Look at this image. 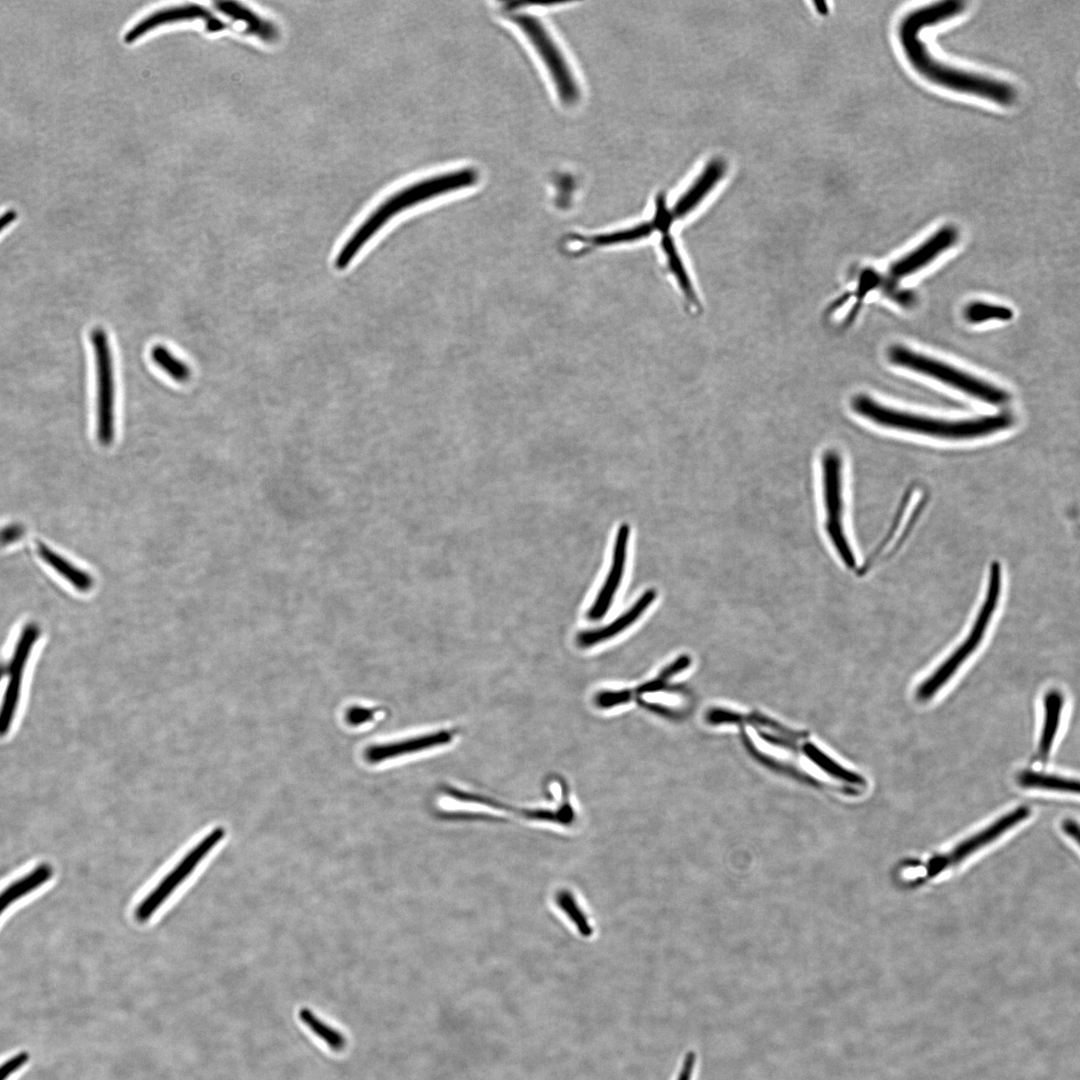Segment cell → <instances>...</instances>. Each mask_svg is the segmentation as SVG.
<instances>
[{"label":"cell","mask_w":1080,"mask_h":1080,"mask_svg":"<svg viewBox=\"0 0 1080 1080\" xmlns=\"http://www.w3.org/2000/svg\"><path fill=\"white\" fill-rule=\"evenodd\" d=\"M200 19L207 32H219L231 28V24L222 21L212 11L199 4H186L155 11L136 23L124 36L126 43H133L150 30L159 26Z\"/></svg>","instance_id":"7c38bea8"},{"label":"cell","mask_w":1080,"mask_h":1080,"mask_svg":"<svg viewBox=\"0 0 1080 1080\" xmlns=\"http://www.w3.org/2000/svg\"><path fill=\"white\" fill-rule=\"evenodd\" d=\"M24 534V528L19 524H11L0 529V545H9L18 541Z\"/></svg>","instance_id":"f546056e"},{"label":"cell","mask_w":1080,"mask_h":1080,"mask_svg":"<svg viewBox=\"0 0 1080 1080\" xmlns=\"http://www.w3.org/2000/svg\"><path fill=\"white\" fill-rule=\"evenodd\" d=\"M152 361L170 378L177 382H185L190 378L191 371L188 365L176 357L163 345H156L151 349Z\"/></svg>","instance_id":"d4e9b609"},{"label":"cell","mask_w":1080,"mask_h":1080,"mask_svg":"<svg viewBox=\"0 0 1080 1080\" xmlns=\"http://www.w3.org/2000/svg\"><path fill=\"white\" fill-rule=\"evenodd\" d=\"M964 315L970 323L978 324L990 320L1008 321L1013 317V311L1006 306L975 301L966 306Z\"/></svg>","instance_id":"4316f807"},{"label":"cell","mask_w":1080,"mask_h":1080,"mask_svg":"<svg viewBox=\"0 0 1080 1080\" xmlns=\"http://www.w3.org/2000/svg\"><path fill=\"white\" fill-rule=\"evenodd\" d=\"M97 381V438L109 446L115 437V377L113 357L106 331L95 327L91 331Z\"/></svg>","instance_id":"ba28073f"},{"label":"cell","mask_w":1080,"mask_h":1080,"mask_svg":"<svg viewBox=\"0 0 1080 1080\" xmlns=\"http://www.w3.org/2000/svg\"><path fill=\"white\" fill-rule=\"evenodd\" d=\"M726 165L722 160L710 161L693 185L678 199L672 212L673 218L690 213L722 178Z\"/></svg>","instance_id":"e0dca14e"},{"label":"cell","mask_w":1080,"mask_h":1080,"mask_svg":"<svg viewBox=\"0 0 1080 1080\" xmlns=\"http://www.w3.org/2000/svg\"><path fill=\"white\" fill-rule=\"evenodd\" d=\"M214 8L227 17L245 24L244 32L258 37L264 42L273 43L279 38L277 26L256 14L251 9L235 1H216Z\"/></svg>","instance_id":"2e32d148"},{"label":"cell","mask_w":1080,"mask_h":1080,"mask_svg":"<svg viewBox=\"0 0 1080 1080\" xmlns=\"http://www.w3.org/2000/svg\"><path fill=\"white\" fill-rule=\"evenodd\" d=\"M514 23L529 38L550 74L559 98L566 104H573L579 98V88L572 71L542 23L529 14L511 16Z\"/></svg>","instance_id":"52a82bcc"},{"label":"cell","mask_w":1080,"mask_h":1080,"mask_svg":"<svg viewBox=\"0 0 1080 1080\" xmlns=\"http://www.w3.org/2000/svg\"><path fill=\"white\" fill-rule=\"evenodd\" d=\"M820 491L823 530L841 563L850 570L857 568V559L846 530L844 459L832 447L820 455Z\"/></svg>","instance_id":"277c9868"},{"label":"cell","mask_w":1080,"mask_h":1080,"mask_svg":"<svg viewBox=\"0 0 1080 1080\" xmlns=\"http://www.w3.org/2000/svg\"><path fill=\"white\" fill-rule=\"evenodd\" d=\"M803 749L807 757L836 779L852 785H865L866 781L861 775L844 769L812 744H806Z\"/></svg>","instance_id":"484cf974"},{"label":"cell","mask_w":1080,"mask_h":1080,"mask_svg":"<svg viewBox=\"0 0 1080 1080\" xmlns=\"http://www.w3.org/2000/svg\"><path fill=\"white\" fill-rule=\"evenodd\" d=\"M1029 815L1030 809L1027 806H1020L1005 814L985 829L959 843L950 852L932 857L927 863V875L929 877H934L947 868L957 865L980 848L993 842L1006 831L1028 818Z\"/></svg>","instance_id":"30bf717a"},{"label":"cell","mask_w":1080,"mask_h":1080,"mask_svg":"<svg viewBox=\"0 0 1080 1080\" xmlns=\"http://www.w3.org/2000/svg\"><path fill=\"white\" fill-rule=\"evenodd\" d=\"M964 10L963 1L945 0L918 7L905 14L897 30L905 57L919 75L939 87L997 105L1010 106L1017 98L1013 85L938 59L921 37L924 29L946 22Z\"/></svg>","instance_id":"6da1fadb"},{"label":"cell","mask_w":1080,"mask_h":1080,"mask_svg":"<svg viewBox=\"0 0 1080 1080\" xmlns=\"http://www.w3.org/2000/svg\"><path fill=\"white\" fill-rule=\"evenodd\" d=\"M813 4H814V6H815L816 10H817V11H818V12H819L820 14H822V15H825V14H827V13H828V10H829V9H828V5H827V2H826V1H821V0H818V1H813Z\"/></svg>","instance_id":"836d02e7"},{"label":"cell","mask_w":1080,"mask_h":1080,"mask_svg":"<svg viewBox=\"0 0 1080 1080\" xmlns=\"http://www.w3.org/2000/svg\"><path fill=\"white\" fill-rule=\"evenodd\" d=\"M1017 780L1019 785L1024 788L1052 790L1068 793L1079 792V782L1077 780L1036 771H1022L1018 774Z\"/></svg>","instance_id":"7402d4cb"},{"label":"cell","mask_w":1080,"mask_h":1080,"mask_svg":"<svg viewBox=\"0 0 1080 1080\" xmlns=\"http://www.w3.org/2000/svg\"><path fill=\"white\" fill-rule=\"evenodd\" d=\"M36 547L38 555L42 560L61 577L67 580L75 589L81 592H87L92 588L93 578L89 573L78 568L41 541L37 542Z\"/></svg>","instance_id":"d6986e66"},{"label":"cell","mask_w":1080,"mask_h":1080,"mask_svg":"<svg viewBox=\"0 0 1080 1080\" xmlns=\"http://www.w3.org/2000/svg\"><path fill=\"white\" fill-rule=\"evenodd\" d=\"M656 596L657 592L654 589L645 591L628 611L609 625L595 630L583 631L578 634V645L587 648L619 634L621 631L632 625L646 611Z\"/></svg>","instance_id":"9a60e30c"},{"label":"cell","mask_w":1080,"mask_h":1080,"mask_svg":"<svg viewBox=\"0 0 1080 1080\" xmlns=\"http://www.w3.org/2000/svg\"><path fill=\"white\" fill-rule=\"evenodd\" d=\"M957 237L958 233L954 226H943L915 250L895 262L890 267L891 278L898 280L915 273L951 247Z\"/></svg>","instance_id":"4fadbf2b"},{"label":"cell","mask_w":1080,"mask_h":1080,"mask_svg":"<svg viewBox=\"0 0 1080 1080\" xmlns=\"http://www.w3.org/2000/svg\"><path fill=\"white\" fill-rule=\"evenodd\" d=\"M1063 707L1062 694L1057 690L1046 693L1044 698V722L1038 747L1039 758L1045 761L1050 753L1058 731Z\"/></svg>","instance_id":"44dd1931"},{"label":"cell","mask_w":1080,"mask_h":1080,"mask_svg":"<svg viewBox=\"0 0 1080 1080\" xmlns=\"http://www.w3.org/2000/svg\"><path fill=\"white\" fill-rule=\"evenodd\" d=\"M457 730L438 729L398 740L374 743L365 748L363 757L370 765H380L397 758L411 756L422 751H429L450 743Z\"/></svg>","instance_id":"8fae6325"},{"label":"cell","mask_w":1080,"mask_h":1080,"mask_svg":"<svg viewBox=\"0 0 1080 1080\" xmlns=\"http://www.w3.org/2000/svg\"><path fill=\"white\" fill-rule=\"evenodd\" d=\"M225 835L221 827L214 828L198 842L135 908L138 922H146L177 887L192 873L198 863Z\"/></svg>","instance_id":"9c48e42d"},{"label":"cell","mask_w":1080,"mask_h":1080,"mask_svg":"<svg viewBox=\"0 0 1080 1080\" xmlns=\"http://www.w3.org/2000/svg\"><path fill=\"white\" fill-rule=\"evenodd\" d=\"M851 408L878 426L944 440L979 439L1006 430L1013 424L1012 416L1006 413L944 419L894 409L863 394L852 399Z\"/></svg>","instance_id":"3957f363"},{"label":"cell","mask_w":1080,"mask_h":1080,"mask_svg":"<svg viewBox=\"0 0 1080 1080\" xmlns=\"http://www.w3.org/2000/svg\"><path fill=\"white\" fill-rule=\"evenodd\" d=\"M1062 829L1069 837L1079 843V826L1077 822L1073 820H1065L1062 823Z\"/></svg>","instance_id":"1f68e13d"},{"label":"cell","mask_w":1080,"mask_h":1080,"mask_svg":"<svg viewBox=\"0 0 1080 1080\" xmlns=\"http://www.w3.org/2000/svg\"><path fill=\"white\" fill-rule=\"evenodd\" d=\"M301 1022L318 1038L325 1042L331 1050L339 1052L346 1046L345 1037L338 1031L320 1020L310 1009L304 1007L298 1012Z\"/></svg>","instance_id":"603a6c76"},{"label":"cell","mask_w":1080,"mask_h":1080,"mask_svg":"<svg viewBox=\"0 0 1080 1080\" xmlns=\"http://www.w3.org/2000/svg\"><path fill=\"white\" fill-rule=\"evenodd\" d=\"M53 875L51 865L42 863L27 874L11 882L0 892V916L14 902L45 884Z\"/></svg>","instance_id":"ac0fdd59"},{"label":"cell","mask_w":1080,"mask_h":1080,"mask_svg":"<svg viewBox=\"0 0 1080 1080\" xmlns=\"http://www.w3.org/2000/svg\"><path fill=\"white\" fill-rule=\"evenodd\" d=\"M628 538L629 526L627 524H622L619 527L615 539L611 569L593 605L587 613V617L590 620L596 621L603 618L611 606L624 572Z\"/></svg>","instance_id":"5bb4252c"},{"label":"cell","mask_w":1080,"mask_h":1080,"mask_svg":"<svg viewBox=\"0 0 1080 1080\" xmlns=\"http://www.w3.org/2000/svg\"><path fill=\"white\" fill-rule=\"evenodd\" d=\"M1002 588V569L998 562L989 568L985 599L964 642L917 689L916 696L925 701L933 697L977 649L999 602Z\"/></svg>","instance_id":"5b68a950"},{"label":"cell","mask_w":1080,"mask_h":1080,"mask_svg":"<svg viewBox=\"0 0 1080 1080\" xmlns=\"http://www.w3.org/2000/svg\"><path fill=\"white\" fill-rule=\"evenodd\" d=\"M695 1062V1055L692 1052L686 1054L681 1071L677 1080H691L692 1071Z\"/></svg>","instance_id":"4dcf8cb0"},{"label":"cell","mask_w":1080,"mask_h":1080,"mask_svg":"<svg viewBox=\"0 0 1080 1080\" xmlns=\"http://www.w3.org/2000/svg\"><path fill=\"white\" fill-rule=\"evenodd\" d=\"M380 713L375 707L353 705L346 710L345 720L350 726L357 727L375 721Z\"/></svg>","instance_id":"83f0119b"},{"label":"cell","mask_w":1080,"mask_h":1080,"mask_svg":"<svg viewBox=\"0 0 1080 1080\" xmlns=\"http://www.w3.org/2000/svg\"><path fill=\"white\" fill-rule=\"evenodd\" d=\"M17 218V212L8 210L0 215V233Z\"/></svg>","instance_id":"d6a6232c"},{"label":"cell","mask_w":1080,"mask_h":1080,"mask_svg":"<svg viewBox=\"0 0 1080 1080\" xmlns=\"http://www.w3.org/2000/svg\"><path fill=\"white\" fill-rule=\"evenodd\" d=\"M889 358L895 365L938 380L988 404L1001 405L1009 400V395L1005 390L906 347H892L889 351Z\"/></svg>","instance_id":"8992f818"},{"label":"cell","mask_w":1080,"mask_h":1080,"mask_svg":"<svg viewBox=\"0 0 1080 1080\" xmlns=\"http://www.w3.org/2000/svg\"><path fill=\"white\" fill-rule=\"evenodd\" d=\"M662 249L666 256L667 265L671 273H673L679 286L681 287L683 294L689 301L695 302V294L692 284L684 268L683 262L681 261V258L678 254L673 239L670 237V235H668V232L663 233Z\"/></svg>","instance_id":"cb8c5ba5"},{"label":"cell","mask_w":1080,"mask_h":1080,"mask_svg":"<svg viewBox=\"0 0 1080 1080\" xmlns=\"http://www.w3.org/2000/svg\"><path fill=\"white\" fill-rule=\"evenodd\" d=\"M654 230L655 227L651 221L640 223L628 228L620 229L609 233H602L588 237H575L573 240H577L581 244V250H588L597 247H607L633 243L635 241H639L650 236Z\"/></svg>","instance_id":"ffe728a7"},{"label":"cell","mask_w":1080,"mask_h":1080,"mask_svg":"<svg viewBox=\"0 0 1080 1080\" xmlns=\"http://www.w3.org/2000/svg\"><path fill=\"white\" fill-rule=\"evenodd\" d=\"M632 697V692L628 689L618 691H604L599 693L596 698V704L601 708H611L616 705L627 703Z\"/></svg>","instance_id":"f1b7e54d"},{"label":"cell","mask_w":1080,"mask_h":1080,"mask_svg":"<svg viewBox=\"0 0 1080 1080\" xmlns=\"http://www.w3.org/2000/svg\"><path fill=\"white\" fill-rule=\"evenodd\" d=\"M478 173L471 167L444 172L407 185L384 199L351 233L336 253L333 265L345 270L364 246L398 214L430 199L473 186Z\"/></svg>","instance_id":"7a4b0ae2"}]
</instances>
